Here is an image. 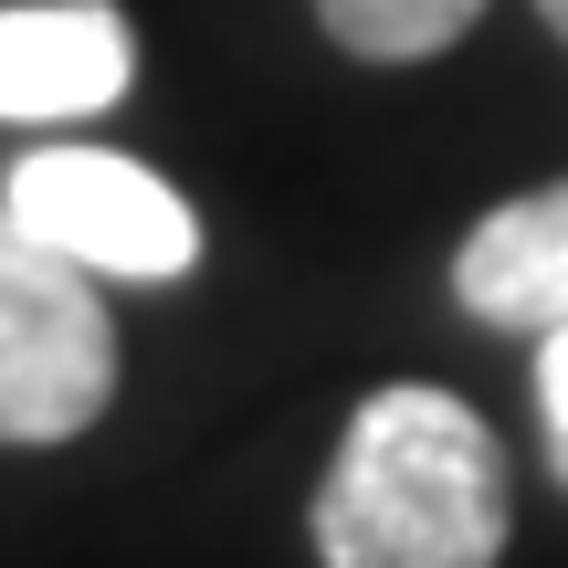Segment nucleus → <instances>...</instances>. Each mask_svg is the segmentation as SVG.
Returning a JSON list of instances; mask_svg holds the SVG:
<instances>
[{"label": "nucleus", "instance_id": "f257e3e1", "mask_svg": "<svg viewBox=\"0 0 568 568\" xmlns=\"http://www.w3.org/2000/svg\"><path fill=\"white\" fill-rule=\"evenodd\" d=\"M516 527L506 443L453 389H368L347 443L316 485V558L326 568H495Z\"/></svg>", "mask_w": 568, "mask_h": 568}, {"label": "nucleus", "instance_id": "f03ea898", "mask_svg": "<svg viewBox=\"0 0 568 568\" xmlns=\"http://www.w3.org/2000/svg\"><path fill=\"white\" fill-rule=\"evenodd\" d=\"M116 400V316L95 274L0 201V443H74Z\"/></svg>", "mask_w": 568, "mask_h": 568}, {"label": "nucleus", "instance_id": "7ed1b4c3", "mask_svg": "<svg viewBox=\"0 0 568 568\" xmlns=\"http://www.w3.org/2000/svg\"><path fill=\"white\" fill-rule=\"evenodd\" d=\"M11 222H32L53 253H74L84 274H126V284H169L201 264V222L159 169L116 159V148H32L11 169Z\"/></svg>", "mask_w": 568, "mask_h": 568}, {"label": "nucleus", "instance_id": "20e7f679", "mask_svg": "<svg viewBox=\"0 0 568 568\" xmlns=\"http://www.w3.org/2000/svg\"><path fill=\"white\" fill-rule=\"evenodd\" d=\"M138 84V32L105 0H32L0 11V116L53 126V116H105Z\"/></svg>", "mask_w": 568, "mask_h": 568}, {"label": "nucleus", "instance_id": "39448f33", "mask_svg": "<svg viewBox=\"0 0 568 568\" xmlns=\"http://www.w3.org/2000/svg\"><path fill=\"white\" fill-rule=\"evenodd\" d=\"M453 295L485 326H568V180L527 190V201L485 211L453 253Z\"/></svg>", "mask_w": 568, "mask_h": 568}, {"label": "nucleus", "instance_id": "423d86ee", "mask_svg": "<svg viewBox=\"0 0 568 568\" xmlns=\"http://www.w3.org/2000/svg\"><path fill=\"white\" fill-rule=\"evenodd\" d=\"M316 21L358 63H432L443 42H464L485 21V0H316Z\"/></svg>", "mask_w": 568, "mask_h": 568}, {"label": "nucleus", "instance_id": "0eeeda50", "mask_svg": "<svg viewBox=\"0 0 568 568\" xmlns=\"http://www.w3.org/2000/svg\"><path fill=\"white\" fill-rule=\"evenodd\" d=\"M537 422H548V453L568 474V326H537Z\"/></svg>", "mask_w": 568, "mask_h": 568}, {"label": "nucleus", "instance_id": "6e6552de", "mask_svg": "<svg viewBox=\"0 0 568 568\" xmlns=\"http://www.w3.org/2000/svg\"><path fill=\"white\" fill-rule=\"evenodd\" d=\"M537 21H548V32L568 42V0H537Z\"/></svg>", "mask_w": 568, "mask_h": 568}]
</instances>
